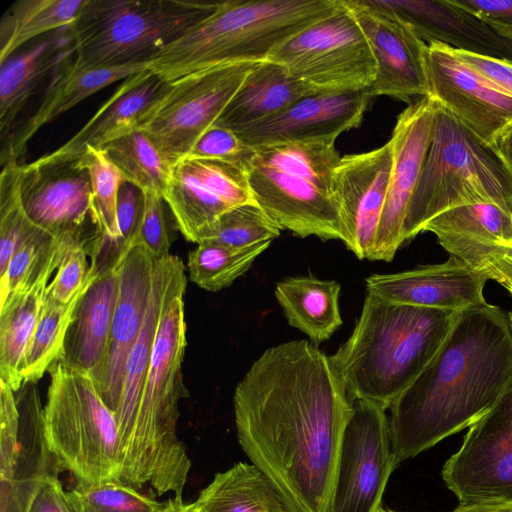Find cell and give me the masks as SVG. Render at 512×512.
<instances>
[{
  "label": "cell",
  "mask_w": 512,
  "mask_h": 512,
  "mask_svg": "<svg viewBox=\"0 0 512 512\" xmlns=\"http://www.w3.org/2000/svg\"><path fill=\"white\" fill-rule=\"evenodd\" d=\"M82 158L91 179L90 205L93 222L104 241L119 253L117 201L120 187L125 181L124 176L102 150L88 148Z\"/></svg>",
  "instance_id": "cell-40"
},
{
  "label": "cell",
  "mask_w": 512,
  "mask_h": 512,
  "mask_svg": "<svg viewBox=\"0 0 512 512\" xmlns=\"http://www.w3.org/2000/svg\"><path fill=\"white\" fill-rule=\"evenodd\" d=\"M442 478L460 504L512 503V388L469 427Z\"/></svg>",
  "instance_id": "cell-13"
},
{
  "label": "cell",
  "mask_w": 512,
  "mask_h": 512,
  "mask_svg": "<svg viewBox=\"0 0 512 512\" xmlns=\"http://www.w3.org/2000/svg\"><path fill=\"white\" fill-rule=\"evenodd\" d=\"M393 164V144L340 158L333 173V194L347 234L346 247L369 259L384 208Z\"/></svg>",
  "instance_id": "cell-19"
},
{
  "label": "cell",
  "mask_w": 512,
  "mask_h": 512,
  "mask_svg": "<svg viewBox=\"0 0 512 512\" xmlns=\"http://www.w3.org/2000/svg\"><path fill=\"white\" fill-rule=\"evenodd\" d=\"M49 373L42 426L55 466L78 483L121 480L116 416L92 378L61 361Z\"/></svg>",
  "instance_id": "cell-9"
},
{
  "label": "cell",
  "mask_w": 512,
  "mask_h": 512,
  "mask_svg": "<svg viewBox=\"0 0 512 512\" xmlns=\"http://www.w3.org/2000/svg\"><path fill=\"white\" fill-rule=\"evenodd\" d=\"M495 145L512 171V126L499 137Z\"/></svg>",
  "instance_id": "cell-52"
},
{
  "label": "cell",
  "mask_w": 512,
  "mask_h": 512,
  "mask_svg": "<svg viewBox=\"0 0 512 512\" xmlns=\"http://www.w3.org/2000/svg\"><path fill=\"white\" fill-rule=\"evenodd\" d=\"M458 313L367 292L351 336L330 356L350 398L389 409L438 352Z\"/></svg>",
  "instance_id": "cell-4"
},
{
  "label": "cell",
  "mask_w": 512,
  "mask_h": 512,
  "mask_svg": "<svg viewBox=\"0 0 512 512\" xmlns=\"http://www.w3.org/2000/svg\"><path fill=\"white\" fill-rule=\"evenodd\" d=\"M70 491L80 512H159L163 505L121 480L77 483Z\"/></svg>",
  "instance_id": "cell-41"
},
{
  "label": "cell",
  "mask_w": 512,
  "mask_h": 512,
  "mask_svg": "<svg viewBox=\"0 0 512 512\" xmlns=\"http://www.w3.org/2000/svg\"><path fill=\"white\" fill-rule=\"evenodd\" d=\"M150 68L125 79L94 116L67 142L40 162L73 161L88 148L101 149L111 140L138 128L170 88Z\"/></svg>",
  "instance_id": "cell-23"
},
{
  "label": "cell",
  "mask_w": 512,
  "mask_h": 512,
  "mask_svg": "<svg viewBox=\"0 0 512 512\" xmlns=\"http://www.w3.org/2000/svg\"><path fill=\"white\" fill-rule=\"evenodd\" d=\"M122 259L102 269L81 297L59 360L91 377L99 392L105 378Z\"/></svg>",
  "instance_id": "cell-25"
},
{
  "label": "cell",
  "mask_w": 512,
  "mask_h": 512,
  "mask_svg": "<svg viewBox=\"0 0 512 512\" xmlns=\"http://www.w3.org/2000/svg\"><path fill=\"white\" fill-rule=\"evenodd\" d=\"M437 107L435 99L421 97L397 117L390 138L393 164L387 195L369 260L389 262L404 243V224L433 137Z\"/></svg>",
  "instance_id": "cell-15"
},
{
  "label": "cell",
  "mask_w": 512,
  "mask_h": 512,
  "mask_svg": "<svg viewBox=\"0 0 512 512\" xmlns=\"http://www.w3.org/2000/svg\"><path fill=\"white\" fill-rule=\"evenodd\" d=\"M452 512H512V503L460 504Z\"/></svg>",
  "instance_id": "cell-50"
},
{
  "label": "cell",
  "mask_w": 512,
  "mask_h": 512,
  "mask_svg": "<svg viewBox=\"0 0 512 512\" xmlns=\"http://www.w3.org/2000/svg\"><path fill=\"white\" fill-rule=\"evenodd\" d=\"M270 244L271 241H266L245 248H231L200 243L188 254L189 278L206 291H220L245 274Z\"/></svg>",
  "instance_id": "cell-38"
},
{
  "label": "cell",
  "mask_w": 512,
  "mask_h": 512,
  "mask_svg": "<svg viewBox=\"0 0 512 512\" xmlns=\"http://www.w3.org/2000/svg\"><path fill=\"white\" fill-rule=\"evenodd\" d=\"M159 512H200L195 502L186 503L182 496H172L163 502Z\"/></svg>",
  "instance_id": "cell-51"
},
{
  "label": "cell",
  "mask_w": 512,
  "mask_h": 512,
  "mask_svg": "<svg viewBox=\"0 0 512 512\" xmlns=\"http://www.w3.org/2000/svg\"><path fill=\"white\" fill-rule=\"evenodd\" d=\"M145 205L144 192L134 184L124 181L117 201V248L124 256L135 247Z\"/></svg>",
  "instance_id": "cell-45"
},
{
  "label": "cell",
  "mask_w": 512,
  "mask_h": 512,
  "mask_svg": "<svg viewBox=\"0 0 512 512\" xmlns=\"http://www.w3.org/2000/svg\"><path fill=\"white\" fill-rule=\"evenodd\" d=\"M422 231L436 235L450 252L475 244L512 245V211L491 202H479L448 209L431 220Z\"/></svg>",
  "instance_id": "cell-32"
},
{
  "label": "cell",
  "mask_w": 512,
  "mask_h": 512,
  "mask_svg": "<svg viewBox=\"0 0 512 512\" xmlns=\"http://www.w3.org/2000/svg\"><path fill=\"white\" fill-rule=\"evenodd\" d=\"M267 60L317 93L367 89L377 74L366 36L344 0L334 12L276 47Z\"/></svg>",
  "instance_id": "cell-10"
},
{
  "label": "cell",
  "mask_w": 512,
  "mask_h": 512,
  "mask_svg": "<svg viewBox=\"0 0 512 512\" xmlns=\"http://www.w3.org/2000/svg\"><path fill=\"white\" fill-rule=\"evenodd\" d=\"M341 286L335 280L293 276L276 284L275 297L292 327L312 343L328 340L342 325L339 307Z\"/></svg>",
  "instance_id": "cell-29"
},
{
  "label": "cell",
  "mask_w": 512,
  "mask_h": 512,
  "mask_svg": "<svg viewBox=\"0 0 512 512\" xmlns=\"http://www.w3.org/2000/svg\"><path fill=\"white\" fill-rule=\"evenodd\" d=\"M353 400L307 340L266 349L233 395L239 444L289 512H326Z\"/></svg>",
  "instance_id": "cell-1"
},
{
  "label": "cell",
  "mask_w": 512,
  "mask_h": 512,
  "mask_svg": "<svg viewBox=\"0 0 512 512\" xmlns=\"http://www.w3.org/2000/svg\"><path fill=\"white\" fill-rule=\"evenodd\" d=\"M508 316H509L510 323H511V328H512V312H510V313L508 314Z\"/></svg>",
  "instance_id": "cell-54"
},
{
  "label": "cell",
  "mask_w": 512,
  "mask_h": 512,
  "mask_svg": "<svg viewBox=\"0 0 512 512\" xmlns=\"http://www.w3.org/2000/svg\"><path fill=\"white\" fill-rule=\"evenodd\" d=\"M429 95L483 140L495 144L512 126V96L463 64L453 49L427 44Z\"/></svg>",
  "instance_id": "cell-17"
},
{
  "label": "cell",
  "mask_w": 512,
  "mask_h": 512,
  "mask_svg": "<svg viewBox=\"0 0 512 512\" xmlns=\"http://www.w3.org/2000/svg\"><path fill=\"white\" fill-rule=\"evenodd\" d=\"M488 279L497 281L512 294V272L491 264H478L473 267Z\"/></svg>",
  "instance_id": "cell-49"
},
{
  "label": "cell",
  "mask_w": 512,
  "mask_h": 512,
  "mask_svg": "<svg viewBox=\"0 0 512 512\" xmlns=\"http://www.w3.org/2000/svg\"><path fill=\"white\" fill-rule=\"evenodd\" d=\"M27 512H80L71 491L63 488L57 475H48L39 485Z\"/></svg>",
  "instance_id": "cell-48"
},
{
  "label": "cell",
  "mask_w": 512,
  "mask_h": 512,
  "mask_svg": "<svg viewBox=\"0 0 512 512\" xmlns=\"http://www.w3.org/2000/svg\"><path fill=\"white\" fill-rule=\"evenodd\" d=\"M511 388L509 316L486 301L460 311L438 352L389 407L397 464L470 427Z\"/></svg>",
  "instance_id": "cell-2"
},
{
  "label": "cell",
  "mask_w": 512,
  "mask_h": 512,
  "mask_svg": "<svg viewBox=\"0 0 512 512\" xmlns=\"http://www.w3.org/2000/svg\"><path fill=\"white\" fill-rule=\"evenodd\" d=\"M336 140L285 142L252 148L242 166L254 201L297 236L347 241L333 194L340 161Z\"/></svg>",
  "instance_id": "cell-6"
},
{
  "label": "cell",
  "mask_w": 512,
  "mask_h": 512,
  "mask_svg": "<svg viewBox=\"0 0 512 512\" xmlns=\"http://www.w3.org/2000/svg\"><path fill=\"white\" fill-rule=\"evenodd\" d=\"M101 270L97 264L91 262L85 284L68 303L57 302L45 295L39 320L23 362V385L37 382L54 363L61 360L76 308Z\"/></svg>",
  "instance_id": "cell-34"
},
{
  "label": "cell",
  "mask_w": 512,
  "mask_h": 512,
  "mask_svg": "<svg viewBox=\"0 0 512 512\" xmlns=\"http://www.w3.org/2000/svg\"><path fill=\"white\" fill-rule=\"evenodd\" d=\"M128 181L143 192L165 193L171 167L146 133L139 129L119 136L101 149Z\"/></svg>",
  "instance_id": "cell-37"
},
{
  "label": "cell",
  "mask_w": 512,
  "mask_h": 512,
  "mask_svg": "<svg viewBox=\"0 0 512 512\" xmlns=\"http://www.w3.org/2000/svg\"><path fill=\"white\" fill-rule=\"evenodd\" d=\"M453 52L463 64L493 87L512 96V60L458 49H453Z\"/></svg>",
  "instance_id": "cell-46"
},
{
  "label": "cell",
  "mask_w": 512,
  "mask_h": 512,
  "mask_svg": "<svg viewBox=\"0 0 512 512\" xmlns=\"http://www.w3.org/2000/svg\"><path fill=\"white\" fill-rule=\"evenodd\" d=\"M220 2L87 0L69 26L75 67L150 63Z\"/></svg>",
  "instance_id": "cell-8"
},
{
  "label": "cell",
  "mask_w": 512,
  "mask_h": 512,
  "mask_svg": "<svg viewBox=\"0 0 512 512\" xmlns=\"http://www.w3.org/2000/svg\"><path fill=\"white\" fill-rule=\"evenodd\" d=\"M386 410L355 399L342 436L326 512H377L398 466Z\"/></svg>",
  "instance_id": "cell-12"
},
{
  "label": "cell",
  "mask_w": 512,
  "mask_h": 512,
  "mask_svg": "<svg viewBox=\"0 0 512 512\" xmlns=\"http://www.w3.org/2000/svg\"><path fill=\"white\" fill-rule=\"evenodd\" d=\"M154 263L155 259L142 247L131 248L121 262L105 378L99 392L113 412L118 406L128 354L145 319Z\"/></svg>",
  "instance_id": "cell-24"
},
{
  "label": "cell",
  "mask_w": 512,
  "mask_h": 512,
  "mask_svg": "<svg viewBox=\"0 0 512 512\" xmlns=\"http://www.w3.org/2000/svg\"><path fill=\"white\" fill-rule=\"evenodd\" d=\"M251 152L252 148L247 146L236 132L212 125L199 137L186 157L242 165Z\"/></svg>",
  "instance_id": "cell-43"
},
{
  "label": "cell",
  "mask_w": 512,
  "mask_h": 512,
  "mask_svg": "<svg viewBox=\"0 0 512 512\" xmlns=\"http://www.w3.org/2000/svg\"><path fill=\"white\" fill-rule=\"evenodd\" d=\"M360 25L375 58L377 74L372 97L385 95L405 102L429 95L427 44L392 14L370 0H344Z\"/></svg>",
  "instance_id": "cell-18"
},
{
  "label": "cell",
  "mask_w": 512,
  "mask_h": 512,
  "mask_svg": "<svg viewBox=\"0 0 512 512\" xmlns=\"http://www.w3.org/2000/svg\"><path fill=\"white\" fill-rule=\"evenodd\" d=\"M69 247L32 223L0 277V306L40 281L50 279Z\"/></svg>",
  "instance_id": "cell-36"
},
{
  "label": "cell",
  "mask_w": 512,
  "mask_h": 512,
  "mask_svg": "<svg viewBox=\"0 0 512 512\" xmlns=\"http://www.w3.org/2000/svg\"><path fill=\"white\" fill-rule=\"evenodd\" d=\"M72 58L73 56L56 68L39 107L29 118L18 124L2 143L1 165L10 159L17 160L24 153L29 140L41 127L85 98L119 80L150 68V63L97 68L75 67Z\"/></svg>",
  "instance_id": "cell-26"
},
{
  "label": "cell",
  "mask_w": 512,
  "mask_h": 512,
  "mask_svg": "<svg viewBox=\"0 0 512 512\" xmlns=\"http://www.w3.org/2000/svg\"><path fill=\"white\" fill-rule=\"evenodd\" d=\"M489 279L461 259L366 278L367 292L391 303L460 312L485 302Z\"/></svg>",
  "instance_id": "cell-21"
},
{
  "label": "cell",
  "mask_w": 512,
  "mask_h": 512,
  "mask_svg": "<svg viewBox=\"0 0 512 512\" xmlns=\"http://www.w3.org/2000/svg\"><path fill=\"white\" fill-rule=\"evenodd\" d=\"M377 512H396V511L387 510V509H384L381 507Z\"/></svg>",
  "instance_id": "cell-53"
},
{
  "label": "cell",
  "mask_w": 512,
  "mask_h": 512,
  "mask_svg": "<svg viewBox=\"0 0 512 512\" xmlns=\"http://www.w3.org/2000/svg\"><path fill=\"white\" fill-rule=\"evenodd\" d=\"M278 225L256 202L242 204L220 215L204 229L196 244L215 243L231 248H245L271 241L280 235Z\"/></svg>",
  "instance_id": "cell-39"
},
{
  "label": "cell",
  "mask_w": 512,
  "mask_h": 512,
  "mask_svg": "<svg viewBox=\"0 0 512 512\" xmlns=\"http://www.w3.org/2000/svg\"><path fill=\"white\" fill-rule=\"evenodd\" d=\"M479 202L512 211V171L495 144L438 103L433 137L404 224V242L438 214Z\"/></svg>",
  "instance_id": "cell-7"
},
{
  "label": "cell",
  "mask_w": 512,
  "mask_h": 512,
  "mask_svg": "<svg viewBox=\"0 0 512 512\" xmlns=\"http://www.w3.org/2000/svg\"><path fill=\"white\" fill-rule=\"evenodd\" d=\"M87 0H19L0 20V64L23 44L70 26Z\"/></svg>",
  "instance_id": "cell-35"
},
{
  "label": "cell",
  "mask_w": 512,
  "mask_h": 512,
  "mask_svg": "<svg viewBox=\"0 0 512 512\" xmlns=\"http://www.w3.org/2000/svg\"><path fill=\"white\" fill-rule=\"evenodd\" d=\"M408 25L428 44L512 60V42L453 0H370Z\"/></svg>",
  "instance_id": "cell-22"
},
{
  "label": "cell",
  "mask_w": 512,
  "mask_h": 512,
  "mask_svg": "<svg viewBox=\"0 0 512 512\" xmlns=\"http://www.w3.org/2000/svg\"><path fill=\"white\" fill-rule=\"evenodd\" d=\"M313 94L318 93L283 66L266 60L247 75L214 125L238 133Z\"/></svg>",
  "instance_id": "cell-28"
},
{
  "label": "cell",
  "mask_w": 512,
  "mask_h": 512,
  "mask_svg": "<svg viewBox=\"0 0 512 512\" xmlns=\"http://www.w3.org/2000/svg\"><path fill=\"white\" fill-rule=\"evenodd\" d=\"M145 205L135 247L147 250L154 259L169 255L170 239L162 195L146 191Z\"/></svg>",
  "instance_id": "cell-44"
},
{
  "label": "cell",
  "mask_w": 512,
  "mask_h": 512,
  "mask_svg": "<svg viewBox=\"0 0 512 512\" xmlns=\"http://www.w3.org/2000/svg\"><path fill=\"white\" fill-rule=\"evenodd\" d=\"M163 199L179 231L194 243L224 212L255 202L242 165L188 157L171 167Z\"/></svg>",
  "instance_id": "cell-16"
},
{
  "label": "cell",
  "mask_w": 512,
  "mask_h": 512,
  "mask_svg": "<svg viewBox=\"0 0 512 512\" xmlns=\"http://www.w3.org/2000/svg\"><path fill=\"white\" fill-rule=\"evenodd\" d=\"M340 0H228L150 62L172 83L216 66L264 62L284 41L328 16Z\"/></svg>",
  "instance_id": "cell-5"
},
{
  "label": "cell",
  "mask_w": 512,
  "mask_h": 512,
  "mask_svg": "<svg viewBox=\"0 0 512 512\" xmlns=\"http://www.w3.org/2000/svg\"><path fill=\"white\" fill-rule=\"evenodd\" d=\"M371 98L369 88L309 95L237 134L250 148L285 142L336 140L344 131L361 124Z\"/></svg>",
  "instance_id": "cell-20"
},
{
  "label": "cell",
  "mask_w": 512,
  "mask_h": 512,
  "mask_svg": "<svg viewBox=\"0 0 512 512\" xmlns=\"http://www.w3.org/2000/svg\"><path fill=\"white\" fill-rule=\"evenodd\" d=\"M182 260L169 256L162 309L133 432L121 448V481L159 496H182L192 463L177 435L179 402L185 397L186 348Z\"/></svg>",
  "instance_id": "cell-3"
},
{
  "label": "cell",
  "mask_w": 512,
  "mask_h": 512,
  "mask_svg": "<svg viewBox=\"0 0 512 512\" xmlns=\"http://www.w3.org/2000/svg\"><path fill=\"white\" fill-rule=\"evenodd\" d=\"M20 193L29 219L60 243L84 244L89 252L101 235L91 215V179L82 156L21 165Z\"/></svg>",
  "instance_id": "cell-14"
},
{
  "label": "cell",
  "mask_w": 512,
  "mask_h": 512,
  "mask_svg": "<svg viewBox=\"0 0 512 512\" xmlns=\"http://www.w3.org/2000/svg\"><path fill=\"white\" fill-rule=\"evenodd\" d=\"M258 64L216 66L172 82L137 129L147 134L172 167L185 158L199 137L214 125Z\"/></svg>",
  "instance_id": "cell-11"
},
{
  "label": "cell",
  "mask_w": 512,
  "mask_h": 512,
  "mask_svg": "<svg viewBox=\"0 0 512 512\" xmlns=\"http://www.w3.org/2000/svg\"><path fill=\"white\" fill-rule=\"evenodd\" d=\"M50 279L0 306V381L17 391L25 354L35 332Z\"/></svg>",
  "instance_id": "cell-33"
},
{
  "label": "cell",
  "mask_w": 512,
  "mask_h": 512,
  "mask_svg": "<svg viewBox=\"0 0 512 512\" xmlns=\"http://www.w3.org/2000/svg\"><path fill=\"white\" fill-rule=\"evenodd\" d=\"M169 256L170 254L155 259L150 299L143 326L126 360L121 394L114 412L118 425L120 451L130 439L134 429L162 309Z\"/></svg>",
  "instance_id": "cell-30"
},
{
  "label": "cell",
  "mask_w": 512,
  "mask_h": 512,
  "mask_svg": "<svg viewBox=\"0 0 512 512\" xmlns=\"http://www.w3.org/2000/svg\"><path fill=\"white\" fill-rule=\"evenodd\" d=\"M194 502L200 512H289L267 477L246 462L216 473Z\"/></svg>",
  "instance_id": "cell-31"
},
{
  "label": "cell",
  "mask_w": 512,
  "mask_h": 512,
  "mask_svg": "<svg viewBox=\"0 0 512 512\" xmlns=\"http://www.w3.org/2000/svg\"><path fill=\"white\" fill-rule=\"evenodd\" d=\"M87 255L86 245L70 246L57 268L56 275L48 284L45 295L60 303L70 302L86 282L89 271Z\"/></svg>",
  "instance_id": "cell-42"
},
{
  "label": "cell",
  "mask_w": 512,
  "mask_h": 512,
  "mask_svg": "<svg viewBox=\"0 0 512 512\" xmlns=\"http://www.w3.org/2000/svg\"><path fill=\"white\" fill-rule=\"evenodd\" d=\"M74 54L69 26L0 64V136L7 140L16 118L41 81Z\"/></svg>",
  "instance_id": "cell-27"
},
{
  "label": "cell",
  "mask_w": 512,
  "mask_h": 512,
  "mask_svg": "<svg viewBox=\"0 0 512 512\" xmlns=\"http://www.w3.org/2000/svg\"><path fill=\"white\" fill-rule=\"evenodd\" d=\"M485 22L497 35L512 42V0H453Z\"/></svg>",
  "instance_id": "cell-47"
}]
</instances>
